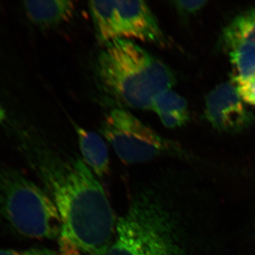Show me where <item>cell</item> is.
I'll return each instance as SVG.
<instances>
[{
	"mask_svg": "<svg viewBox=\"0 0 255 255\" xmlns=\"http://www.w3.org/2000/svg\"><path fill=\"white\" fill-rule=\"evenodd\" d=\"M24 147L61 220L57 255H106L117 221L95 174L82 159L64 155L43 140Z\"/></svg>",
	"mask_w": 255,
	"mask_h": 255,
	"instance_id": "1",
	"label": "cell"
},
{
	"mask_svg": "<svg viewBox=\"0 0 255 255\" xmlns=\"http://www.w3.org/2000/svg\"><path fill=\"white\" fill-rule=\"evenodd\" d=\"M94 68L103 91L135 110H150L156 97L176 82L173 71L162 60L124 38L103 45Z\"/></svg>",
	"mask_w": 255,
	"mask_h": 255,
	"instance_id": "2",
	"label": "cell"
},
{
	"mask_svg": "<svg viewBox=\"0 0 255 255\" xmlns=\"http://www.w3.org/2000/svg\"><path fill=\"white\" fill-rule=\"evenodd\" d=\"M177 228L153 193L142 191L130 201L116 226L106 255H179Z\"/></svg>",
	"mask_w": 255,
	"mask_h": 255,
	"instance_id": "3",
	"label": "cell"
},
{
	"mask_svg": "<svg viewBox=\"0 0 255 255\" xmlns=\"http://www.w3.org/2000/svg\"><path fill=\"white\" fill-rule=\"evenodd\" d=\"M0 219L23 237L57 240L62 223L44 189L16 169L0 166Z\"/></svg>",
	"mask_w": 255,
	"mask_h": 255,
	"instance_id": "4",
	"label": "cell"
},
{
	"mask_svg": "<svg viewBox=\"0 0 255 255\" xmlns=\"http://www.w3.org/2000/svg\"><path fill=\"white\" fill-rule=\"evenodd\" d=\"M89 9L101 44L124 38L166 48L169 42L144 1H91Z\"/></svg>",
	"mask_w": 255,
	"mask_h": 255,
	"instance_id": "5",
	"label": "cell"
},
{
	"mask_svg": "<svg viewBox=\"0 0 255 255\" xmlns=\"http://www.w3.org/2000/svg\"><path fill=\"white\" fill-rule=\"evenodd\" d=\"M100 132L124 163H143L162 156L184 155L177 142L162 137L123 108L108 112Z\"/></svg>",
	"mask_w": 255,
	"mask_h": 255,
	"instance_id": "6",
	"label": "cell"
},
{
	"mask_svg": "<svg viewBox=\"0 0 255 255\" xmlns=\"http://www.w3.org/2000/svg\"><path fill=\"white\" fill-rule=\"evenodd\" d=\"M205 112L206 119L216 130L231 133L246 130L255 121L236 85L231 82L221 84L209 92Z\"/></svg>",
	"mask_w": 255,
	"mask_h": 255,
	"instance_id": "7",
	"label": "cell"
},
{
	"mask_svg": "<svg viewBox=\"0 0 255 255\" xmlns=\"http://www.w3.org/2000/svg\"><path fill=\"white\" fill-rule=\"evenodd\" d=\"M24 9L32 22L41 28H53L73 17L75 6L69 0L26 1Z\"/></svg>",
	"mask_w": 255,
	"mask_h": 255,
	"instance_id": "8",
	"label": "cell"
},
{
	"mask_svg": "<svg viewBox=\"0 0 255 255\" xmlns=\"http://www.w3.org/2000/svg\"><path fill=\"white\" fill-rule=\"evenodd\" d=\"M82 160L98 177L110 172V156L105 140L99 134L75 126Z\"/></svg>",
	"mask_w": 255,
	"mask_h": 255,
	"instance_id": "9",
	"label": "cell"
},
{
	"mask_svg": "<svg viewBox=\"0 0 255 255\" xmlns=\"http://www.w3.org/2000/svg\"><path fill=\"white\" fill-rule=\"evenodd\" d=\"M159 120L167 128L183 127L189 120L187 101L172 90L159 94L151 106Z\"/></svg>",
	"mask_w": 255,
	"mask_h": 255,
	"instance_id": "10",
	"label": "cell"
},
{
	"mask_svg": "<svg viewBox=\"0 0 255 255\" xmlns=\"http://www.w3.org/2000/svg\"><path fill=\"white\" fill-rule=\"evenodd\" d=\"M222 39L226 48L238 42L255 46V9L244 11L235 18L223 32Z\"/></svg>",
	"mask_w": 255,
	"mask_h": 255,
	"instance_id": "11",
	"label": "cell"
},
{
	"mask_svg": "<svg viewBox=\"0 0 255 255\" xmlns=\"http://www.w3.org/2000/svg\"><path fill=\"white\" fill-rule=\"evenodd\" d=\"M236 70L234 80H245L255 76V46L247 42H238L226 47Z\"/></svg>",
	"mask_w": 255,
	"mask_h": 255,
	"instance_id": "12",
	"label": "cell"
},
{
	"mask_svg": "<svg viewBox=\"0 0 255 255\" xmlns=\"http://www.w3.org/2000/svg\"><path fill=\"white\" fill-rule=\"evenodd\" d=\"M234 82L242 100L255 106V76L245 80H234Z\"/></svg>",
	"mask_w": 255,
	"mask_h": 255,
	"instance_id": "13",
	"label": "cell"
},
{
	"mask_svg": "<svg viewBox=\"0 0 255 255\" xmlns=\"http://www.w3.org/2000/svg\"><path fill=\"white\" fill-rule=\"evenodd\" d=\"M0 255H57V251L41 247H34L23 251L0 248Z\"/></svg>",
	"mask_w": 255,
	"mask_h": 255,
	"instance_id": "14",
	"label": "cell"
},
{
	"mask_svg": "<svg viewBox=\"0 0 255 255\" xmlns=\"http://www.w3.org/2000/svg\"><path fill=\"white\" fill-rule=\"evenodd\" d=\"M206 1H175L174 4L182 14L192 15L200 11L205 4Z\"/></svg>",
	"mask_w": 255,
	"mask_h": 255,
	"instance_id": "15",
	"label": "cell"
},
{
	"mask_svg": "<svg viewBox=\"0 0 255 255\" xmlns=\"http://www.w3.org/2000/svg\"><path fill=\"white\" fill-rule=\"evenodd\" d=\"M3 117V112H1V109H0V119L2 118Z\"/></svg>",
	"mask_w": 255,
	"mask_h": 255,
	"instance_id": "16",
	"label": "cell"
}]
</instances>
